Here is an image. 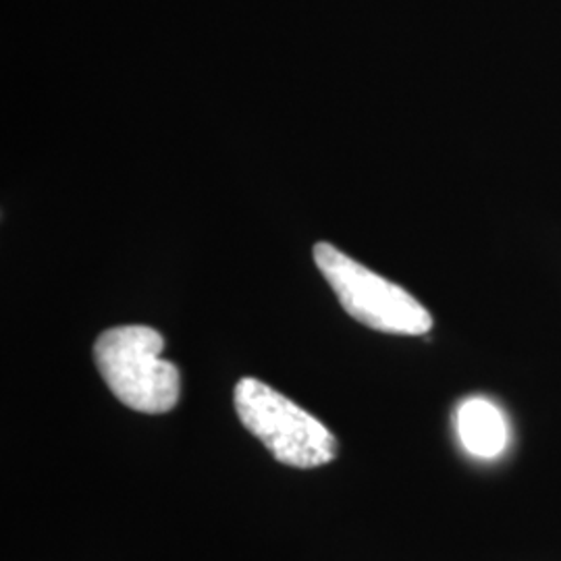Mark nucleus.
<instances>
[{
	"mask_svg": "<svg viewBox=\"0 0 561 561\" xmlns=\"http://www.w3.org/2000/svg\"><path fill=\"white\" fill-rule=\"evenodd\" d=\"M161 333L127 324L104 331L94 343V362L106 387L127 408L144 414H164L180 401V370L162 360Z\"/></svg>",
	"mask_w": 561,
	"mask_h": 561,
	"instance_id": "obj_1",
	"label": "nucleus"
},
{
	"mask_svg": "<svg viewBox=\"0 0 561 561\" xmlns=\"http://www.w3.org/2000/svg\"><path fill=\"white\" fill-rule=\"evenodd\" d=\"M233 400L241 424L280 463L308 470L337 458L340 443L331 431L273 387L245 377L238 382Z\"/></svg>",
	"mask_w": 561,
	"mask_h": 561,
	"instance_id": "obj_2",
	"label": "nucleus"
},
{
	"mask_svg": "<svg viewBox=\"0 0 561 561\" xmlns=\"http://www.w3.org/2000/svg\"><path fill=\"white\" fill-rule=\"evenodd\" d=\"M314 262L343 310L368 329L391 335H426L431 312L410 291L350 259L335 245L319 241Z\"/></svg>",
	"mask_w": 561,
	"mask_h": 561,
	"instance_id": "obj_3",
	"label": "nucleus"
},
{
	"mask_svg": "<svg viewBox=\"0 0 561 561\" xmlns=\"http://www.w3.org/2000/svg\"><path fill=\"white\" fill-rule=\"evenodd\" d=\"M460 442L472 456L497 458L507 445V426L497 405L482 398L463 401L456 414Z\"/></svg>",
	"mask_w": 561,
	"mask_h": 561,
	"instance_id": "obj_4",
	"label": "nucleus"
}]
</instances>
